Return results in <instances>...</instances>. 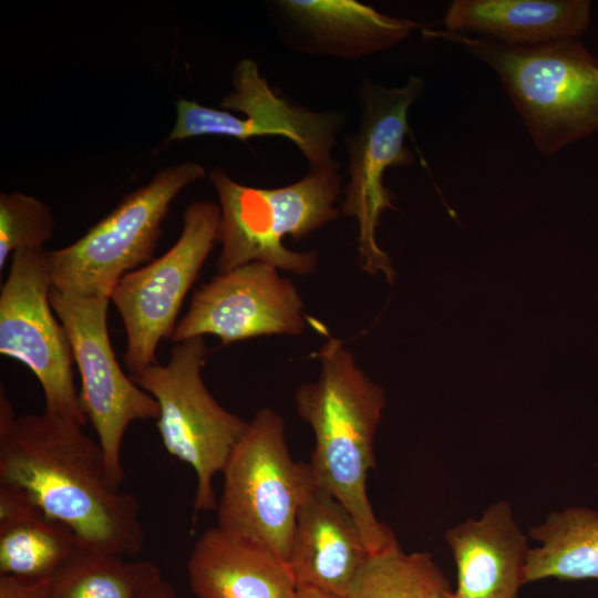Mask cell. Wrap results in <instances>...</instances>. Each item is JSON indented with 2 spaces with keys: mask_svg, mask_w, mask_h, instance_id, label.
<instances>
[{
  "mask_svg": "<svg viewBox=\"0 0 598 598\" xmlns=\"http://www.w3.org/2000/svg\"><path fill=\"white\" fill-rule=\"evenodd\" d=\"M346 598H455L429 553L399 547L371 555Z\"/></svg>",
  "mask_w": 598,
  "mask_h": 598,
  "instance_id": "obj_22",
  "label": "cell"
},
{
  "mask_svg": "<svg viewBox=\"0 0 598 598\" xmlns=\"http://www.w3.org/2000/svg\"><path fill=\"white\" fill-rule=\"evenodd\" d=\"M82 426L47 412L17 416L1 389L0 483L24 491L80 545L135 556L145 544L140 504L113 484L99 442Z\"/></svg>",
  "mask_w": 598,
  "mask_h": 598,
  "instance_id": "obj_1",
  "label": "cell"
},
{
  "mask_svg": "<svg viewBox=\"0 0 598 598\" xmlns=\"http://www.w3.org/2000/svg\"><path fill=\"white\" fill-rule=\"evenodd\" d=\"M422 31L495 71L542 154L598 131V59L577 38L516 47L461 32Z\"/></svg>",
  "mask_w": 598,
  "mask_h": 598,
  "instance_id": "obj_3",
  "label": "cell"
},
{
  "mask_svg": "<svg viewBox=\"0 0 598 598\" xmlns=\"http://www.w3.org/2000/svg\"><path fill=\"white\" fill-rule=\"evenodd\" d=\"M278 8L311 53L361 58L389 49L420 27L354 0H282Z\"/></svg>",
  "mask_w": 598,
  "mask_h": 598,
  "instance_id": "obj_18",
  "label": "cell"
},
{
  "mask_svg": "<svg viewBox=\"0 0 598 598\" xmlns=\"http://www.w3.org/2000/svg\"><path fill=\"white\" fill-rule=\"evenodd\" d=\"M370 557L354 517L315 483L300 506L287 560L297 588L346 598Z\"/></svg>",
  "mask_w": 598,
  "mask_h": 598,
  "instance_id": "obj_14",
  "label": "cell"
},
{
  "mask_svg": "<svg viewBox=\"0 0 598 598\" xmlns=\"http://www.w3.org/2000/svg\"><path fill=\"white\" fill-rule=\"evenodd\" d=\"M338 169L336 162L310 167L303 178L278 188L241 185L221 167L212 169L208 179L218 195L221 216L219 274L254 261L296 275L315 271L317 252L292 251L282 239L299 240L338 217Z\"/></svg>",
  "mask_w": 598,
  "mask_h": 598,
  "instance_id": "obj_4",
  "label": "cell"
},
{
  "mask_svg": "<svg viewBox=\"0 0 598 598\" xmlns=\"http://www.w3.org/2000/svg\"><path fill=\"white\" fill-rule=\"evenodd\" d=\"M161 576L151 561L79 545L51 576L48 598H137Z\"/></svg>",
  "mask_w": 598,
  "mask_h": 598,
  "instance_id": "obj_21",
  "label": "cell"
},
{
  "mask_svg": "<svg viewBox=\"0 0 598 598\" xmlns=\"http://www.w3.org/2000/svg\"><path fill=\"white\" fill-rule=\"evenodd\" d=\"M50 207L21 192L0 193V270L17 250L42 248L54 230Z\"/></svg>",
  "mask_w": 598,
  "mask_h": 598,
  "instance_id": "obj_23",
  "label": "cell"
},
{
  "mask_svg": "<svg viewBox=\"0 0 598 598\" xmlns=\"http://www.w3.org/2000/svg\"><path fill=\"white\" fill-rule=\"evenodd\" d=\"M529 536L542 545L529 548L524 582L546 578L598 579V513L569 507L550 513Z\"/></svg>",
  "mask_w": 598,
  "mask_h": 598,
  "instance_id": "obj_20",
  "label": "cell"
},
{
  "mask_svg": "<svg viewBox=\"0 0 598 598\" xmlns=\"http://www.w3.org/2000/svg\"><path fill=\"white\" fill-rule=\"evenodd\" d=\"M79 545L24 491L0 483V575L49 579Z\"/></svg>",
  "mask_w": 598,
  "mask_h": 598,
  "instance_id": "obj_19",
  "label": "cell"
},
{
  "mask_svg": "<svg viewBox=\"0 0 598 598\" xmlns=\"http://www.w3.org/2000/svg\"><path fill=\"white\" fill-rule=\"evenodd\" d=\"M424 86L420 76L411 75L400 87L386 89L367 81L360 92L363 109L358 132L347 138L350 179L341 210L358 220L361 264L370 272H390L388 256L375 239L381 214L393 208L383 176L390 167L414 163L404 140L409 132V110Z\"/></svg>",
  "mask_w": 598,
  "mask_h": 598,
  "instance_id": "obj_11",
  "label": "cell"
},
{
  "mask_svg": "<svg viewBox=\"0 0 598 598\" xmlns=\"http://www.w3.org/2000/svg\"><path fill=\"white\" fill-rule=\"evenodd\" d=\"M220 207L194 202L183 216V230L162 256L125 274L111 292L126 332L124 363L130 375L157 362L162 339L172 337L183 301L219 241Z\"/></svg>",
  "mask_w": 598,
  "mask_h": 598,
  "instance_id": "obj_8",
  "label": "cell"
},
{
  "mask_svg": "<svg viewBox=\"0 0 598 598\" xmlns=\"http://www.w3.org/2000/svg\"><path fill=\"white\" fill-rule=\"evenodd\" d=\"M187 573L197 598H293L297 591L285 560L218 526L196 540Z\"/></svg>",
  "mask_w": 598,
  "mask_h": 598,
  "instance_id": "obj_16",
  "label": "cell"
},
{
  "mask_svg": "<svg viewBox=\"0 0 598 598\" xmlns=\"http://www.w3.org/2000/svg\"><path fill=\"white\" fill-rule=\"evenodd\" d=\"M205 175L196 162L168 166L126 194L78 240L47 251L52 287L71 296L110 298L125 274L153 260L171 204Z\"/></svg>",
  "mask_w": 598,
  "mask_h": 598,
  "instance_id": "obj_6",
  "label": "cell"
},
{
  "mask_svg": "<svg viewBox=\"0 0 598 598\" xmlns=\"http://www.w3.org/2000/svg\"><path fill=\"white\" fill-rule=\"evenodd\" d=\"M221 473L217 526L287 563L300 506L315 481L309 464L292 458L283 419L270 409L258 411Z\"/></svg>",
  "mask_w": 598,
  "mask_h": 598,
  "instance_id": "obj_5",
  "label": "cell"
},
{
  "mask_svg": "<svg viewBox=\"0 0 598 598\" xmlns=\"http://www.w3.org/2000/svg\"><path fill=\"white\" fill-rule=\"evenodd\" d=\"M305 327L296 286L275 266L254 261L202 285L171 340L179 343L210 334L228 346L260 336H298Z\"/></svg>",
  "mask_w": 598,
  "mask_h": 598,
  "instance_id": "obj_13",
  "label": "cell"
},
{
  "mask_svg": "<svg viewBox=\"0 0 598 598\" xmlns=\"http://www.w3.org/2000/svg\"><path fill=\"white\" fill-rule=\"evenodd\" d=\"M316 357L319 378L295 393L297 413L315 435L308 462L312 478L351 513L371 555L396 548L393 530L377 518L367 493L384 391L357 365L341 340L330 338Z\"/></svg>",
  "mask_w": 598,
  "mask_h": 598,
  "instance_id": "obj_2",
  "label": "cell"
},
{
  "mask_svg": "<svg viewBox=\"0 0 598 598\" xmlns=\"http://www.w3.org/2000/svg\"><path fill=\"white\" fill-rule=\"evenodd\" d=\"M588 0H455L446 31H473L516 47H532L581 35L590 24Z\"/></svg>",
  "mask_w": 598,
  "mask_h": 598,
  "instance_id": "obj_17",
  "label": "cell"
},
{
  "mask_svg": "<svg viewBox=\"0 0 598 598\" xmlns=\"http://www.w3.org/2000/svg\"><path fill=\"white\" fill-rule=\"evenodd\" d=\"M43 248L17 250L0 289V353L24 364L44 394V412L84 425L69 336L50 303Z\"/></svg>",
  "mask_w": 598,
  "mask_h": 598,
  "instance_id": "obj_10",
  "label": "cell"
},
{
  "mask_svg": "<svg viewBox=\"0 0 598 598\" xmlns=\"http://www.w3.org/2000/svg\"><path fill=\"white\" fill-rule=\"evenodd\" d=\"M220 106L224 110L194 100H178L175 124L164 145L205 135L244 142L259 136H282L296 144L310 167L334 162L331 150L342 116L310 111L277 95L250 59H243L235 66L233 91L221 100Z\"/></svg>",
  "mask_w": 598,
  "mask_h": 598,
  "instance_id": "obj_12",
  "label": "cell"
},
{
  "mask_svg": "<svg viewBox=\"0 0 598 598\" xmlns=\"http://www.w3.org/2000/svg\"><path fill=\"white\" fill-rule=\"evenodd\" d=\"M445 539L456 564L455 598L517 597L529 547L507 502L450 528Z\"/></svg>",
  "mask_w": 598,
  "mask_h": 598,
  "instance_id": "obj_15",
  "label": "cell"
},
{
  "mask_svg": "<svg viewBox=\"0 0 598 598\" xmlns=\"http://www.w3.org/2000/svg\"><path fill=\"white\" fill-rule=\"evenodd\" d=\"M110 298L78 297L51 287L50 303L63 324L81 378V409L92 424L113 484L124 480L122 443L134 421L157 419L156 400L126 375L107 330Z\"/></svg>",
  "mask_w": 598,
  "mask_h": 598,
  "instance_id": "obj_9",
  "label": "cell"
},
{
  "mask_svg": "<svg viewBox=\"0 0 598 598\" xmlns=\"http://www.w3.org/2000/svg\"><path fill=\"white\" fill-rule=\"evenodd\" d=\"M208 350L204 337L172 349L167 363L158 362L130 375L159 406L156 426L166 452L196 474L194 509L214 511L213 478L221 473L249 422L224 409L203 380Z\"/></svg>",
  "mask_w": 598,
  "mask_h": 598,
  "instance_id": "obj_7",
  "label": "cell"
},
{
  "mask_svg": "<svg viewBox=\"0 0 598 598\" xmlns=\"http://www.w3.org/2000/svg\"><path fill=\"white\" fill-rule=\"evenodd\" d=\"M49 579L0 575V598H48Z\"/></svg>",
  "mask_w": 598,
  "mask_h": 598,
  "instance_id": "obj_24",
  "label": "cell"
},
{
  "mask_svg": "<svg viewBox=\"0 0 598 598\" xmlns=\"http://www.w3.org/2000/svg\"><path fill=\"white\" fill-rule=\"evenodd\" d=\"M137 598H177L175 589L162 576L147 586Z\"/></svg>",
  "mask_w": 598,
  "mask_h": 598,
  "instance_id": "obj_25",
  "label": "cell"
},
{
  "mask_svg": "<svg viewBox=\"0 0 598 598\" xmlns=\"http://www.w3.org/2000/svg\"><path fill=\"white\" fill-rule=\"evenodd\" d=\"M293 598H336L331 595L322 592L315 588L301 587L297 588Z\"/></svg>",
  "mask_w": 598,
  "mask_h": 598,
  "instance_id": "obj_26",
  "label": "cell"
}]
</instances>
